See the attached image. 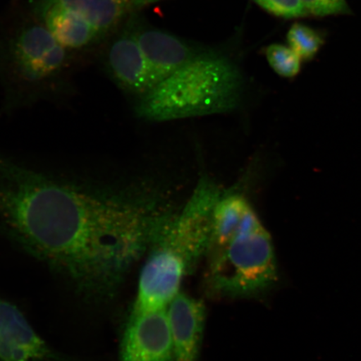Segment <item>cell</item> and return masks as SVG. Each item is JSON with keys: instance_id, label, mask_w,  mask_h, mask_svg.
<instances>
[{"instance_id": "6da1fadb", "label": "cell", "mask_w": 361, "mask_h": 361, "mask_svg": "<svg viewBox=\"0 0 361 361\" xmlns=\"http://www.w3.org/2000/svg\"><path fill=\"white\" fill-rule=\"evenodd\" d=\"M176 211L155 192L82 186L0 157V227L89 299L114 297Z\"/></svg>"}, {"instance_id": "7a4b0ae2", "label": "cell", "mask_w": 361, "mask_h": 361, "mask_svg": "<svg viewBox=\"0 0 361 361\" xmlns=\"http://www.w3.org/2000/svg\"><path fill=\"white\" fill-rule=\"evenodd\" d=\"M207 293L219 298L259 295L278 279L273 239L243 194L221 195L205 256Z\"/></svg>"}, {"instance_id": "3957f363", "label": "cell", "mask_w": 361, "mask_h": 361, "mask_svg": "<svg viewBox=\"0 0 361 361\" xmlns=\"http://www.w3.org/2000/svg\"><path fill=\"white\" fill-rule=\"evenodd\" d=\"M221 195L218 185L203 176L186 203L157 233L146 254L130 314L166 309L184 278L205 259Z\"/></svg>"}, {"instance_id": "277c9868", "label": "cell", "mask_w": 361, "mask_h": 361, "mask_svg": "<svg viewBox=\"0 0 361 361\" xmlns=\"http://www.w3.org/2000/svg\"><path fill=\"white\" fill-rule=\"evenodd\" d=\"M240 71L227 57L197 54L138 98L137 113L147 121H168L231 111L241 100Z\"/></svg>"}, {"instance_id": "5b68a950", "label": "cell", "mask_w": 361, "mask_h": 361, "mask_svg": "<svg viewBox=\"0 0 361 361\" xmlns=\"http://www.w3.org/2000/svg\"><path fill=\"white\" fill-rule=\"evenodd\" d=\"M74 54L32 13L0 37V80L11 105L52 98L70 87Z\"/></svg>"}, {"instance_id": "8992f818", "label": "cell", "mask_w": 361, "mask_h": 361, "mask_svg": "<svg viewBox=\"0 0 361 361\" xmlns=\"http://www.w3.org/2000/svg\"><path fill=\"white\" fill-rule=\"evenodd\" d=\"M102 49L107 75L124 92L140 98L155 87L150 67L135 37L132 16L107 39Z\"/></svg>"}, {"instance_id": "52a82bcc", "label": "cell", "mask_w": 361, "mask_h": 361, "mask_svg": "<svg viewBox=\"0 0 361 361\" xmlns=\"http://www.w3.org/2000/svg\"><path fill=\"white\" fill-rule=\"evenodd\" d=\"M120 355L121 361H175L166 308L130 314Z\"/></svg>"}, {"instance_id": "ba28073f", "label": "cell", "mask_w": 361, "mask_h": 361, "mask_svg": "<svg viewBox=\"0 0 361 361\" xmlns=\"http://www.w3.org/2000/svg\"><path fill=\"white\" fill-rule=\"evenodd\" d=\"M1 361H61L16 306L0 300Z\"/></svg>"}, {"instance_id": "9c48e42d", "label": "cell", "mask_w": 361, "mask_h": 361, "mask_svg": "<svg viewBox=\"0 0 361 361\" xmlns=\"http://www.w3.org/2000/svg\"><path fill=\"white\" fill-rule=\"evenodd\" d=\"M175 361H197L206 322L203 302L179 292L166 307Z\"/></svg>"}, {"instance_id": "30bf717a", "label": "cell", "mask_w": 361, "mask_h": 361, "mask_svg": "<svg viewBox=\"0 0 361 361\" xmlns=\"http://www.w3.org/2000/svg\"><path fill=\"white\" fill-rule=\"evenodd\" d=\"M134 31L156 85L197 55L183 40L164 30L143 27L133 19ZM155 85V87H156Z\"/></svg>"}, {"instance_id": "8fae6325", "label": "cell", "mask_w": 361, "mask_h": 361, "mask_svg": "<svg viewBox=\"0 0 361 361\" xmlns=\"http://www.w3.org/2000/svg\"><path fill=\"white\" fill-rule=\"evenodd\" d=\"M69 13L107 39L142 0H44Z\"/></svg>"}, {"instance_id": "7c38bea8", "label": "cell", "mask_w": 361, "mask_h": 361, "mask_svg": "<svg viewBox=\"0 0 361 361\" xmlns=\"http://www.w3.org/2000/svg\"><path fill=\"white\" fill-rule=\"evenodd\" d=\"M287 42L302 61H308L317 55L326 42V37L322 31L296 22L288 31Z\"/></svg>"}, {"instance_id": "4fadbf2b", "label": "cell", "mask_w": 361, "mask_h": 361, "mask_svg": "<svg viewBox=\"0 0 361 361\" xmlns=\"http://www.w3.org/2000/svg\"><path fill=\"white\" fill-rule=\"evenodd\" d=\"M264 55L275 73L283 78H293L301 71L302 60L290 47L273 44L264 49Z\"/></svg>"}, {"instance_id": "5bb4252c", "label": "cell", "mask_w": 361, "mask_h": 361, "mask_svg": "<svg viewBox=\"0 0 361 361\" xmlns=\"http://www.w3.org/2000/svg\"><path fill=\"white\" fill-rule=\"evenodd\" d=\"M265 11L283 19L309 16L301 0H252Z\"/></svg>"}, {"instance_id": "9a60e30c", "label": "cell", "mask_w": 361, "mask_h": 361, "mask_svg": "<svg viewBox=\"0 0 361 361\" xmlns=\"http://www.w3.org/2000/svg\"><path fill=\"white\" fill-rule=\"evenodd\" d=\"M309 15L324 17L350 15L351 13L345 0H301Z\"/></svg>"}]
</instances>
